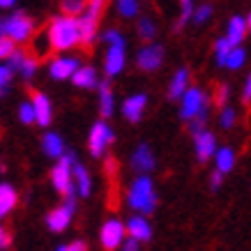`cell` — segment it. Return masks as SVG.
I'll list each match as a JSON object with an SVG mask.
<instances>
[{
	"instance_id": "cell-1",
	"label": "cell",
	"mask_w": 251,
	"mask_h": 251,
	"mask_svg": "<svg viewBox=\"0 0 251 251\" xmlns=\"http://www.w3.org/2000/svg\"><path fill=\"white\" fill-rule=\"evenodd\" d=\"M49 42L55 51H67L81 42V25L74 16H58L49 28Z\"/></svg>"
},
{
	"instance_id": "cell-2",
	"label": "cell",
	"mask_w": 251,
	"mask_h": 251,
	"mask_svg": "<svg viewBox=\"0 0 251 251\" xmlns=\"http://www.w3.org/2000/svg\"><path fill=\"white\" fill-rule=\"evenodd\" d=\"M129 205L136 210V212L150 214L154 212V205H157V194H154L152 180L148 175H141L134 180V184L129 187Z\"/></svg>"
},
{
	"instance_id": "cell-3",
	"label": "cell",
	"mask_w": 251,
	"mask_h": 251,
	"mask_svg": "<svg viewBox=\"0 0 251 251\" xmlns=\"http://www.w3.org/2000/svg\"><path fill=\"white\" fill-rule=\"evenodd\" d=\"M74 164H76V157L72 152H67L65 157H62L58 164L53 166V171H51V182H53V187L60 194H65V196H74L76 194V187H74Z\"/></svg>"
},
{
	"instance_id": "cell-4",
	"label": "cell",
	"mask_w": 251,
	"mask_h": 251,
	"mask_svg": "<svg viewBox=\"0 0 251 251\" xmlns=\"http://www.w3.org/2000/svg\"><path fill=\"white\" fill-rule=\"evenodd\" d=\"M106 0H88L85 12L78 16V25H81V44H92L97 37V21L99 12L104 7Z\"/></svg>"
},
{
	"instance_id": "cell-5",
	"label": "cell",
	"mask_w": 251,
	"mask_h": 251,
	"mask_svg": "<svg viewBox=\"0 0 251 251\" xmlns=\"http://www.w3.org/2000/svg\"><path fill=\"white\" fill-rule=\"evenodd\" d=\"M0 30L5 37L14 39V42H25L32 35V21L25 16V12H16L14 16L0 23Z\"/></svg>"
},
{
	"instance_id": "cell-6",
	"label": "cell",
	"mask_w": 251,
	"mask_h": 251,
	"mask_svg": "<svg viewBox=\"0 0 251 251\" xmlns=\"http://www.w3.org/2000/svg\"><path fill=\"white\" fill-rule=\"evenodd\" d=\"M210 106V97L198 88H189L187 95L182 97V106H180V118L182 120H196L198 115L203 113V108Z\"/></svg>"
},
{
	"instance_id": "cell-7",
	"label": "cell",
	"mask_w": 251,
	"mask_h": 251,
	"mask_svg": "<svg viewBox=\"0 0 251 251\" xmlns=\"http://www.w3.org/2000/svg\"><path fill=\"white\" fill-rule=\"evenodd\" d=\"M115 141V134L111 131V127H108L104 120H99L97 125H92L90 129V136H88V150H90L92 157H101V154L106 152V148Z\"/></svg>"
},
{
	"instance_id": "cell-8",
	"label": "cell",
	"mask_w": 251,
	"mask_h": 251,
	"mask_svg": "<svg viewBox=\"0 0 251 251\" xmlns=\"http://www.w3.org/2000/svg\"><path fill=\"white\" fill-rule=\"evenodd\" d=\"M76 210V194L74 196H65V203L60 207H55L51 212L46 214V226L53 230V233H60L69 226V221H72V214Z\"/></svg>"
},
{
	"instance_id": "cell-9",
	"label": "cell",
	"mask_w": 251,
	"mask_h": 251,
	"mask_svg": "<svg viewBox=\"0 0 251 251\" xmlns=\"http://www.w3.org/2000/svg\"><path fill=\"white\" fill-rule=\"evenodd\" d=\"M125 233H127V226H122L118 219H111L101 226V233H99V240H101V247L106 251H113L118 247L125 244Z\"/></svg>"
},
{
	"instance_id": "cell-10",
	"label": "cell",
	"mask_w": 251,
	"mask_h": 251,
	"mask_svg": "<svg viewBox=\"0 0 251 251\" xmlns=\"http://www.w3.org/2000/svg\"><path fill=\"white\" fill-rule=\"evenodd\" d=\"M136 62L143 72H154V69H159V65L164 62V49H161L159 44L143 46L136 55Z\"/></svg>"
},
{
	"instance_id": "cell-11",
	"label": "cell",
	"mask_w": 251,
	"mask_h": 251,
	"mask_svg": "<svg viewBox=\"0 0 251 251\" xmlns=\"http://www.w3.org/2000/svg\"><path fill=\"white\" fill-rule=\"evenodd\" d=\"M78 60L76 58H55L53 62H51V67H49V74H51V78H55V81H65V78H74V74L78 72Z\"/></svg>"
},
{
	"instance_id": "cell-12",
	"label": "cell",
	"mask_w": 251,
	"mask_h": 251,
	"mask_svg": "<svg viewBox=\"0 0 251 251\" xmlns=\"http://www.w3.org/2000/svg\"><path fill=\"white\" fill-rule=\"evenodd\" d=\"M154 164H157V161H154V154L148 143H141L136 150H134V154H131V166H134V171H138V173L152 171Z\"/></svg>"
},
{
	"instance_id": "cell-13",
	"label": "cell",
	"mask_w": 251,
	"mask_h": 251,
	"mask_svg": "<svg viewBox=\"0 0 251 251\" xmlns=\"http://www.w3.org/2000/svg\"><path fill=\"white\" fill-rule=\"evenodd\" d=\"M125 67V46H108L106 60H104V72L108 76H118Z\"/></svg>"
},
{
	"instance_id": "cell-14",
	"label": "cell",
	"mask_w": 251,
	"mask_h": 251,
	"mask_svg": "<svg viewBox=\"0 0 251 251\" xmlns=\"http://www.w3.org/2000/svg\"><path fill=\"white\" fill-rule=\"evenodd\" d=\"M194 141H196V154H198V161H207L212 154H217V150H214V134L210 129L201 131V134H196L194 136Z\"/></svg>"
},
{
	"instance_id": "cell-15",
	"label": "cell",
	"mask_w": 251,
	"mask_h": 251,
	"mask_svg": "<svg viewBox=\"0 0 251 251\" xmlns=\"http://www.w3.org/2000/svg\"><path fill=\"white\" fill-rule=\"evenodd\" d=\"M32 106H35V113H37V122L42 127L51 125V118H53V111H51V101L44 92H32Z\"/></svg>"
},
{
	"instance_id": "cell-16",
	"label": "cell",
	"mask_w": 251,
	"mask_h": 251,
	"mask_svg": "<svg viewBox=\"0 0 251 251\" xmlns=\"http://www.w3.org/2000/svg\"><path fill=\"white\" fill-rule=\"evenodd\" d=\"M145 104H148V97H145V95H134V97L125 99V104H122V115H125L129 122H138L141 115H143V111H145Z\"/></svg>"
},
{
	"instance_id": "cell-17",
	"label": "cell",
	"mask_w": 251,
	"mask_h": 251,
	"mask_svg": "<svg viewBox=\"0 0 251 251\" xmlns=\"http://www.w3.org/2000/svg\"><path fill=\"white\" fill-rule=\"evenodd\" d=\"M42 152L46 154V157H51V159H62L65 157V143H62V138L58 136V134H53V131H49V134H44V138H42Z\"/></svg>"
},
{
	"instance_id": "cell-18",
	"label": "cell",
	"mask_w": 251,
	"mask_h": 251,
	"mask_svg": "<svg viewBox=\"0 0 251 251\" xmlns=\"http://www.w3.org/2000/svg\"><path fill=\"white\" fill-rule=\"evenodd\" d=\"M127 233H129V237L138 240V242H148L152 237V228H150V224L143 217H131L127 221Z\"/></svg>"
},
{
	"instance_id": "cell-19",
	"label": "cell",
	"mask_w": 251,
	"mask_h": 251,
	"mask_svg": "<svg viewBox=\"0 0 251 251\" xmlns=\"http://www.w3.org/2000/svg\"><path fill=\"white\" fill-rule=\"evenodd\" d=\"M187 90H189V72H187V67H180L177 72H175L173 81H171V88H168V97L171 99H180L187 95Z\"/></svg>"
},
{
	"instance_id": "cell-20",
	"label": "cell",
	"mask_w": 251,
	"mask_h": 251,
	"mask_svg": "<svg viewBox=\"0 0 251 251\" xmlns=\"http://www.w3.org/2000/svg\"><path fill=\"white\" fill-rule=\"evenodd\" d=\"M247 21H244L242 16H233L228 21V32H226V39H228L233 46H240V42L244 39V35H247Z\"/></svg>"
},
{
	"instance_id": "cell-21",
	"label": "cell",
	"mask_w": 251,
	"mask_h": 251,
	"mask_svg": "<svg viewBox=\"0 0 251 251\" xmlns=\"http://www.w3.org/2000/svg\"><path fill=\"white\" fill-rule=\"evenodd\" d=\"M16 201H19V196H16L14 187L7 182L0 184V217H7V212L14 210Z\"/></svg>"
},
{
	"instance_id": "cell-22",
	"label": "cell",
	"mask_w": 251,
	"mask_h": 251,
	"mask_svg": "<svg viewBox=\"0 0 251 251\" xmlns=\"http://www.w3.org/2000/svg\"><path fill=\"white\" fill-rule=\"evenodd\" d=\"M74 182H76V194L81 198H88L90 196V175H88V171H85V166H81V164H74Z\"/></svg>"
},
{
	"instance_id": "cell-23",
	"label": "cell",
	"mask_w": 251,
	"mask_h": 251,
	"mask_svg": "<svg viewBox=\"0 0 251 251\" xmlns=\"http://www.w3.org/2000/svg\"><path fill=\"white\" fill-rule=\"evenodd\" d=\"M214 161H217V171H219V173H230L233 166H235V152L230 150L228 145H226V148H219L217 154H214Z\"/></svg>"
},
{
	"instance_id": "cell-24",
	"label": "cell",
	"mask_w": 251,
	"mask_h": 251,
	"mask_svg": "<svg viewBox=\"0 0 251 251\" xmlns=\"http://www.w3.org/2000/svg\"><path fill=\"white\" fill-rule=\"evenodd\" d=\"M72 81L76 88H97V72L95 67H81Z\"/></svg>"
},
{
	"instance_id": "cell-25",
	"label": "cell",
	"mask_w": 251,
	"mask_h": 251,
	"mask_svg": "<svg viewBox=\"0 0 251 251\" xmlns=\"http://www.w3.org/2000/svg\"><path fill=\"white\" fill-rule=\"evenodd\" d=\"M99 113L104 118L113 113V92L108 83H99Z\"/></svg>"
},
{
	"instance_id": "cell-26",
	"label": "cell",
	"mask_w": 251,
	"mask_h": 251,
	"mask_svg": "<svg viewBox=\"0 0 251 251\" xmlns=\"http://www.w3.org/2000/svg\"><path fill=\"white\" fill-rule=\"evenodd\" d=\"M233 49H235V46L230 44L226 37L217 39V44H214V55H217V62L226 67V60H228V55H230V51H233Z\"/></svg>"
},
{
	"instance_id": "cell-27",
	"label": "cell",
	"mask_w": 251,
	"mask_h": 251,
	"mask_svg": "<svg viewBox=\"0 0 251 251\" xmlns=\"http://www.w3.org/2000/svg\"><path fill=\"white\" fill-rule=\"evenodd\" d=\"M247 62V51H244L242 46H235L233 51H230L228 60H226V67L228 69H240Z\"/></svg>"
},
{
	"instance_id": "cell-28",
	"label": "cell",
	"mask_w": 251,
	"mask_h": 251,
	"mask_svg": "<svg viewBox=\"0 0 251 251\" xmlns=\"http://www.w3.org/2000/svg\"><path fill=\"white\" fill-rule=\"evenodd\" d=\"M115 7L125 19H131V16L138 14V2L136 0H115Z\"/></svg>"
},
{
	"instance_id": "cell-29",
	"label": "cell",
	"mask_w": 251,
	"mask_h": 251,
	"mask_svg": "<svg viewBox=\"0 0 251 251\" xmlns=\"http://www.w3.org/2000/svg\"><path fill=\"white\" fill-rule=\"evenodd\" d=\"M19 120H21L23 125H32V122H37V113H35L32 101H23L21 106H19Z\"/></svg>"
},
{
	"instance_id": "cell-30",
	"label": "cell",
	"mask_w": 251,
	"mask_h": 251,
	"mask_svg": "<svg viewBox=\"0 0 251 251\" xmlns=\"http://www.w3.org/2000/svg\"><path fill=\"white\" fill-rule=\"evenodd\" d=\"M138 35L143 39H154L157 35V25H154L152 19H141L138 21Z\"/></svg>"
},
{
	"instance_id": "cell-31",
	"label": "cell",
	"mask_w": 251,
	"mask_h": 251,
	"mask_svg": "<svg viewBox=\"0 0 251 251\" xmlns=\"http://www.w3.org/2000/svg\"><path fill=\"white\" fill-rule=\"evenodd\" d=\"M85 5H88L85 0H62V12H65V14H72V16L83 14Z\"/></svg>"
},
{
	"instance_id": "cell-32",
	"label": "cell",
	"mask_w": 251,
	"mask_h": 251,
	"mask_svg": "<svg viewBox=\"0 0 251 251\" xmlns=\"http://www.w3.org/2000/svg\"><path fill=\"white\" fill-rule=\"evenodd\" d=\"M182 2V14H180V21H177V25H175V30H180L184 23L189 21V19H194V0H180Z\"/></svg>"
},
{
	"instance_id": "cell-33",
	"label": "cell",
	"mask_w": 251,
	"mask_h": 251,
	"mask_svg": "<svg viewBox=\"0 0 251 251\" xmlns=\"http://www.w3.org/2000/svg\"><path fill=\"white\" fill-rule=\"evenodd\" d=\"M235 118H237L235 108H233V106H226L224 111H221V115H219V125L224 127V129H230V127L235 125Z\"/></svg>"
},
{
	"instance_id": "cell-34",
	"label": "cell",
	"mask_w": 251,
	"mask_h": 251,
	"mask_svg": "<svg viewBox=\"0 0 251 251\" xmlns=\"http://www.w3.org/2000/svg\"><path fill=\"white\" fill-rule=\"evenodd\" d=\"M25 58H28V55L23 53V51H19V49H16L14 53H12V55L7 58V67L12 69V72H21V67H23V62H25Z\"/></svg>"
},
{
	"instance_id": "cell-35",
	"label": "cell",
	"mask_w": 251,
	"mask_h": 251,
	"mask_svg": "<svg viewBox=\"0 0 251 251\" xmlns=\"http://www.w3.org/2000/svg\"><path fill=\"white\" fill-rule=\"evenodd\" d=\"M210 16H212V7H210V5H201V7L196 9V14H194V19H191V21L196 23V25H203Z\"/></svg>"
},
{
	"instance_id": "cell-36",
	"label": "cell",
	"mask_w": 251,
	"mask_h": 251,
	"mask_svg": "<svg viewBox=\"0 0 251 251\" xmlns=\"http://www.w3.org/2000/svg\"><path fill=\"white\" fill-rule=\"evenodd\" d=\"M14 44H16L14 39H9V37H5V35H2V37H0V55H2V58H9V55L16 51Z\"/></svg>"
},
{
	"instance_id": "cell-37",
	"label": "cell",
	"mask_w": 251,
	"mask_h": 251,
	"mask_svg": "<svg viewBox=\"0 0 251 251\" xmlns=\"http://www.w3.org/2000/svg\"><path fill=\"white\" fill-rule=\"evenodd\" d=\"M35 69H37V58L28 55V58H25V62H23V67H21L23 78H32V76H35Z\"/></svg>"
},
{
	"instance_id": "cell-38",
	"label": "cell",
	"mask_w": 251,
	"mask_h": 251,
	"mask_svg": "<svg viewBox=\"0 0 251 251\" xmlns=\"http://www.w3.org/2000/svg\"><path fill=\"white\" fill-rule=\"evenodd\" d=\"M104 42H108L111 46H125V39H122V35L115 30V28L104 32Z\"/></svg>"
},
{
	"instance_id": "cell-39",
	"label": "cell",
	"mask_w": 251,
	"mask_h": 251,
	"mask_svg": "<svg viewBox=\"0 0 251 251\" xmlns=\"http://www.w3.org/2000/svg\"><path fill=\"white\" fill-rule=\"evenodd\" d=\"M12 76H14V72H12L7 65H2V67H0V88H2V95L7 92V85H9V81H12Z\"/></svg>"
},
{
	"instance_id": "cell-40",
	"label": "cell",
	"mask_w": 251,
	"mask_h": 251,
	"mask_svg": "<svg viewBox=\"0 0 251 251\" xmlns=\"http://www.w3.org/2000/svg\"><path fill=\"white\" fill-rule=\"evenodd\" d=\"M228 97H230V88H228V85H219V90H217V104L226 108Z\"/></svg>"
},
{
	"instance_id": "cell-41",
	"label": "cell",
	"mask_w": 251,
	"mask_h": 251,
	"mask_svg": "<svg viewBox=\"0 0 251 251\" xmlns=\"http://www.w3.org/2000/svg\"><path fill=\"white\" fill-rule=\"evenodd\" d=\"M120 251H138V240H134V237L125 240V244L120 247Z\"/></svg>"
},
{
	"instance_id": "cell-42",
	"label": "cell",
	"mask_w": 251,
	"mask_h": 251,
	"mask_svg": "<svg viewBox=\"0 0 251 251\" xmlns=\"http://www.w3.org/2000/svg\"><path fill=\"white\" fill-rule=\"evenodd\" d=\"M242 101H244V104H249V101H251V74H249V76H247V83H244Z\"/></svg>"
},
{
	"instance_id": "cell-43",
	"label": "cell",
	"mask_w": 251,
	"mask_h": 251,
	"mask_svg": "<svg viewBox=\"0 0 251 251\" xmlns=\"http://www.w3.org/2000/svg\"><path fill=\"white\" fill-rule=\"evenodd\" d=\"M221 175H224V173H219V171H214V173L210 175V187H212L214 191L221 187Z\"/></svg>"
},
{
	"instance_id": "cell-44",
	"label": "cell",
	"mask_w": 251,
	"mask_h": 251,
	"mask_svg": "<svg viewBox=\"0 0 251 251\" xmlns=\"http://www.w3.org/2000/svg\"><path fill=\"white\" fill-rule=\"evenodd\" d=\"M9 242H12V235H9L7 230H0V247H2V249H7Z\"/></svg>"
},
{
	"instance_id": "cell-45",
	"label": "cell",
	"mask_w": 251,
	"mask_h": 251,
	"mask_svg": "<svg viewBox=\"0 0 251 251\" xmlns=\"http://www.w3.org/2000/svg\"><path fill=\"white\" fill-rule=\"evenodd\" d=\"M14 2H16V0H0V7H2V9L14 7Z\"/></svg>"
},
{
	"instance_id": "cell-46",
	"label": "cell",
	"mask_w": 251,
	"mask_h": 251,
	"mask_svg": "<svg viewBox=\"0 0 251 251\" xmlns=\"http://www.w3.org/2000/svg\"><path fill=\"white\" fill-rule=\"evenodd\" d=\"M247 25H249V30H251V14H249V19H247Z\"/></svg>"
},
{
	"instance_id": "cell-47",
	"label": "cell",
	"mask_w": 251,
	"mask_h": 251,
	"mask_svg": "<svg viewBox=\"0 0 251 251\" xmlns=\"http://www.w3.org/2000/svg\"><path fill=\"white\" fill-rule=\"evenodd\" d=\"M58 251H67V247H58Z\"/></svg>"
}]
</instances>
